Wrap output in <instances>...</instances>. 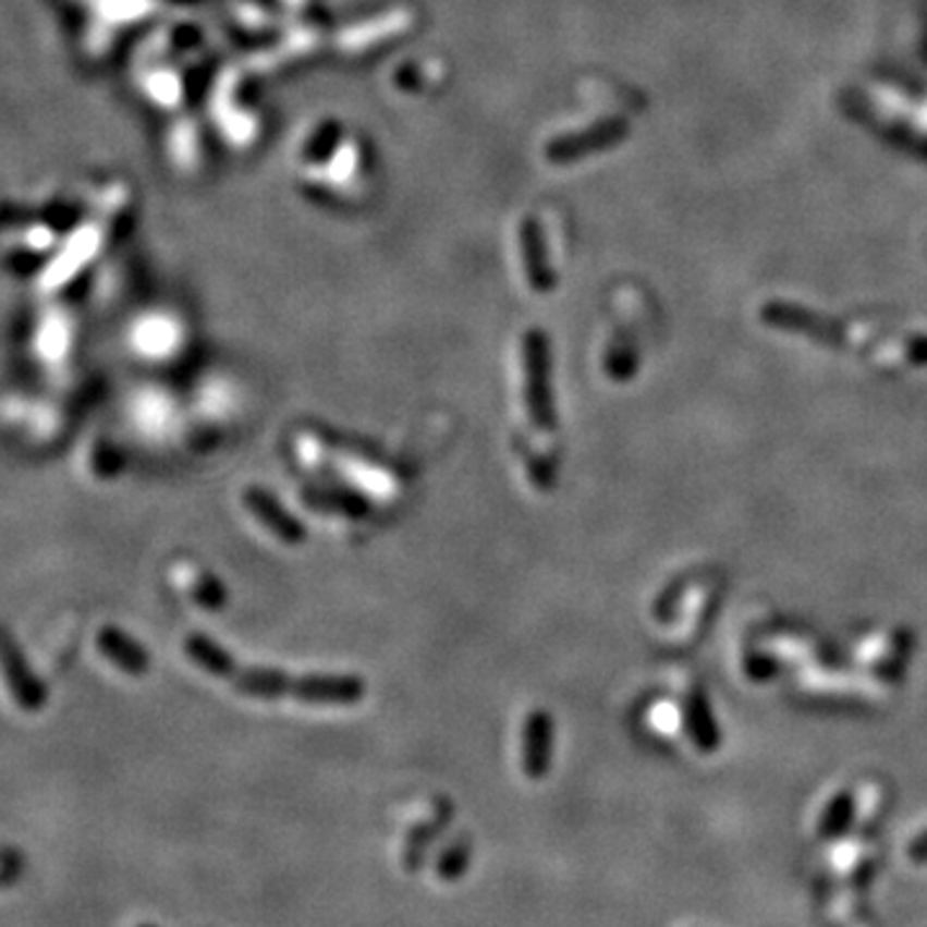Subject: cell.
I'll use <instances>...</instances> for the list:
<instances>
[{
  "label": "cell",
  "mask_w": 927,
  "mask_h": 927,
  "mask_svg": "<svg viewBox=\"0 0 927 927\" xmlns=\"http://www.w3.org/2000/svg\"><path fill=\"white\" fill-rule=\"evenodd\" d=\"M243 500L245 505L256 513V519L264 523V526L271 530L279 541L289 544V547H300V544H304V539H307V536H304L302 523L294 521L292 515L279 505V500H276L271 492L258 490V487H247V490L243 492Z\"/></svg>",
  "instance_id": "277c9868"
},
{
  "label": "cell",
  "mask_w": 927,
  "mask_h": 927,
  "mask_svg": "<svg viewBox=\"0 0 927 927\" xmlns=\"http://www.w3.org/2000/svg\"><path fill=\"white\" fill-rule=\"evenodd\" d=\"M219 678L253 698L294 696L304 704L353 706L366 696V683L358 675H294L273 668H240L232 655Z\"/></svg>",
  "instance_id": "6da1fadb"
},
{
  "label": "cell",
  "mask_w": 927,
  "mask_h": 927,
  "mask_svg": "<svg viewBox=\"0 0 927 927\" xmlns=\"http://www.w3.org/2000/svg\"><path fill=\"white\" fill-rule=\"evenodd\" d=\"M0 693L21 713H37L45 706V688L26 668L5 629H0Z\"/></svg>",
  "instance_id": "7a4b0ae2"
},
{
  "label": "cell",
  "mask_w": 927,
  "mask_h": 927,
  "mask_svg": "<svg viewBox=\"0 0 927 927\" xmlns=\"http://www.w3.org/2000/svg\"><path fill=\"white\" fill-rule=\"evenodd\" d=\"M194 596H196V603L204 608H211V611L222 608L224 600H228V596H224V587L219 585V580H215L211 575H202Z\"/></svg>",
  "instance_id": "ba28073f"
},
{
  "label": "cell",
  "mask_w": 927,
  "mask_h": 927,
  "mask_svg": "<svg viewBox=\"0 0 927 927\" xmlns=\"http://www.w3.org/2000/svg\"><path fill=\"white\" fill-rule=\"evenodd\" d=\"M910 858L915 863H927V830L910 845Z\"/></svg>",
  "instance_id": "30bf717a"
},
{
  "label": "cell",
  "mask_w": 927,
  "mask_h": 927,
  "mask_svg": "<svg viewBox=\"0 0 927 927\" xmlns=\"http://www.w3.org/2000/svg\"><path fill=\"white\" fill-rule=\"evenodd\" d=\"M523 773L528 778H544L551 760V719L544 711H530L523 729Z\"/></svg>",
  "instance_id": "5b68a950"
},
{
  "label": "cell",
  "mask_w": 927,
  "mask_h": 927,
  "mask_svg": "<svg viewBox=\"0 0 927 927\" xmlns=\"http://www.w3.org/2000/svg\"><path fill=\"white\" fill-rule=\"evenodd\" d=\"M526 405L534 426L554 428L557 415L549 392V356L541 336L530 332L526 341Z\"/></svg>",
  "instance_id": "3957f363"
},
{
  "label": "cell",
  "mask_w": 927,
  "mask_h": 927,
  "mask_svg": "<svg viewBox=\"0 0 927 927\" xmlns=\"http://www.w3.org/2000/svg\"><path fill=\"white\" fill-rule=\"evenodd\" d=\"M96 644L98 652L106 655V660L126 672V675H143V672L150 668V655H147V649L139 647L130 634L119 632L114 626L101 629V632L96 634Z\"/></svg>",
  "instance_id": "8992f818"
},
{
  "label": "cell",
  "mask_w": 927,
  "mask_h": 927,
  "mask_svg": "<svg viewBox=\"0 0 927 927\" xmlns=\"http://www.w3.org/2000/svg\"><path fill=\"white\" fill-rule=\"evenodd\" d=\"M853 798L851 794H840L838 798H832V804L827 806L822 819H819V834L822 838H838L851 827L853 822Z\"/></svg>",
  "instance_id": "52a82bcc"
},
{
  "label": "cell",
  "mask_w": 927,
  "mask_h": 927,
  "mask_svg": "<svg viewBox=\"0 0 927 927\" xmlns=\"http://www.w3.org/2000/svg\"><path fill=\"white\" fill-rule=\"evenodd\" d=\"M466 855L469 851L466 847H451L449 853L441 855V861H438V879L441 881H451L456 879V876H462V870L466 866Z\"/></svg>",
  "instance_id": "9c48e42d"
}]
</instances>
